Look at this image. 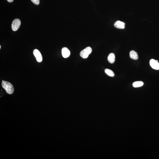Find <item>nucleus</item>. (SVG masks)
Returning a JSON list of instances; mask_svg holds the SVG:
<instances>
[{"label": "nucleus", "instance_id": "3", "mask_svg": "<svg viewBox=\"0 0 159 159\" xmlns=\"http://www.w3.org/2000/svg\"><path fill=\"white\" fill-rule=\"evenodd\" d=\"M21 24V21L19 19H16L13 21L12 24V28L14 31L18 30L20 27Z\"/></svg>", "mask_w": 159, "mask_h": 159}, {"label": "nucleus", "instance_id": "13", "mask_svg": "<svg viewBox=\"0 0 159 159\" xmlns=\"http://www.w3.org/2000/svg\"><path fill=\"white\" fill-rule=\"evenodd\" d=\"M7 1L9 2H13L14 1V0H7Z\"/></svg>", "mask_w": 159, "mask_h": 159}, {"label": "nucleus", "instance_id": "9", "mask_svg": "<svg viewBox=\"0 0 159 159\" xmlns=\"http://www.w3.org/2000/svg\"><path fill=\"white\" fill-rule=\"evenodd\" d=\"M129 54H130V57L133 59L136 60L138 58V56L137 53L134 50H131L130 51Z\"/></svg>", "mask_w": 159, "mask_h": 159}, {"label": "nucleus", "instance_id": "1", "mask_svg": "<svg viewBox=\"0 0 159 159\" xmlns=\"http://www.w3.org/2000/svg\"><path fill=\"white\" fill-rule=\"evenodd\" d=\"M2 87L5 90L6 92L9 94H12L14 92V89L13 85L7 81H2Z\"/></svg>", "mask_w": 159, "mask_h": 159}, {"label": "nucleus", "instance_id": "10", "mask_svg": "<svg viewBox=\"0 0 159 159\" xmlns=\"http://www.w3.org/2000/svg\"><path fill=\"white\" fill-rule=\"evenodd\" d=\"M143 85V82L141 81H136V82H134L133 84V87H141Z\"/></svg>", "mask_w": 159, "mask_h": 159}, {"label": "nucleus", "instance_id": "5", "mask_svg": "<svg viewBox=\"0 0 159 159\" xmlns=\"http://www.w3.org/2000/svg\"><path fill=\"white\" fill-rule=\"evenodd\" d=\"M150 65L152 68L156 70H159V63L156 60L151 59L150 61Z\"/></svg>", "mask_w": 159, "mask_h": 159}, {"label": "nucleus", "instance_id": "4", "mask_svg": "<svg viewBox=\"0 0 159 159\" xmlns=\"http://www.w3.org/2000/svg\"><path fill=\"white\" fill-rule=\"evenodd\" d=\"M33 54L36 58L37 61L39 62H41L43 60V57L40 51L37 49H34L33 51Z\"/></svg>", "mask_w": 159, "mask_h": 159}, {"label": "nucleus", "instance_id": "7", "mask_svg": "<svg viewBox=\"0 0 159 159\" xmlns=\"http://www.w3.org/2000/svg\"><path fill=\"white\" fill-rule=\"evenodd\" d=\"M62 53L63 57L65 58L68 57L70 55L69 50L66 47L63 48L62 50Z\"/></svg>", "mask_w": 159, "mask_h": 159}, {"label": "nucleus", "instance_id": "8", "mask_svg": "<svg viewBox=\"0 0 159 159\" xmlns=\"http://www.w3.org/2000/svg\"><path fill=\"white\" fill-rule=\"evenodd\" d=\"M108 61L111 63H113L115 60V55L113 53H111L108 55Z\"/></svg>", "mask_w": 159, "mask_h": 159}, {"label": "nucleus", "instance_id": "14", "mask_svg": "<svg viewBox=\"0 0 159 159\" xmlns=\"http://www.w3.org/2000/svg\"><path fill=\"white\" fill-rule=\"evenodd\" d=\"M1 45H0V49H1Z\"/></svg>", "mask_w": 159, "mask_h": 159}, {"label": "nucleus", "instance_id": "15", "mask_svg": "<svg viewBox=\"0 0 159 159\" xmlns=\"http://www.w3.org/2000/svg\"><path fill=\"white\" fill-rule=\"evenodd\" d=\"M156 61L157 62H158V60H156Z\"/></svg>", "mask_w": 159, "mask_h": 159}, {"label": "nucleus", "instance_id": "11", "mask_svg": "<svg viewBox=\"0 0 159 159\" xmlns=\"http://www.w3.org/2000/svg\"><path fill=\"white\" fill-rule=\"evenodd\" d=\"M105 72L108 76H111V77H113L114 76L115 74L114 72L109 69H106L105 70Z\"/></svg>", "mask_w": 159, "mask_h": 159}, {"label": "nucleus", "instance_id": "6", "mask_svg": "<svg viewBox=\"0 0 159 159\" xmlns=\"http://www.w3.org/2000/svg\"><path fill=\"white\" fill-rule=\"evenodd\" d=\"M114 26L118 29H124L125 27V23L120 21H118L114 23Z\"/></svg>", "mask_w": 159, "mask_h": 159}, {"label": "nucleus", "instance_id": "2", "mask_svg": "<svg viewBox=\"0 0 159 159\" xmlns=\"http://www.w3.org/2000/svg\"><path fill=\"white\" fill-rule=\"evenodd\" d=\"M92 48L90 47H87L80 52V56L83 58H87L88 57L89 55L92 53Z\"/></svg>", "mask_w": 159, "mask_h": 159}, {"label": "nucleus", "instance_id": "12", "mask_svg": "<svg viewBox=\"0 0 159 159\" xmlns=\"http://www.w3.org/2000/svg\"><path fill=\"white\" fill-rule=\"evenodd\" d=\"M34 4L38 5L40 3V0H31Z\"/></svg>", "mask_w": 159, "mask_h": 159}]
</instances>
